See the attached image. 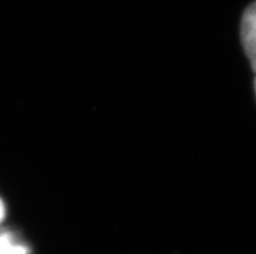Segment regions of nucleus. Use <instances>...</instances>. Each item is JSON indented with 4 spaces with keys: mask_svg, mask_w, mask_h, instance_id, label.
Here are the masks:
<instances>
[{
    "mask_svg": "<svg viewBox=\"0 0 256 254\" xmlns=\"http://www.w3.org/2000/svg\"><path fill=\"white\" fill-rule=\"evenodd\" d=\"M240 40L244 53L256 73V1L247 6L240 21Z\"/></svg>",
    "mask_w": 256,
    "mask_h": 254,
    "instance_id": "f257e3e1",
    "label": "nucleus"
},
{
    "mask_svg": "<svg viewBox=\"0 0 256 254\" xmlns=\"http://www.w3.org/2000/svg\"><path fill=\"white\" fill-rule=\"evenodd\" d=\"M0 254H29V251L10 234L3 232L0 234Z\"/></svg>",
    "mask_w": 256,
    "mask_h": 254,
    "instance_id": "f03ea898",
    "label": "nucleus"
},
{
    "mask_svg": "<svg viewBox=\"0 0 256 254\" xmlns=\"http://www.w3.org/2000/svg\"><path fill=\"white\" fill-rule=\"evenodd\" d=\"M4 216H6V208H4L3 201L0 200V223H2V221L4 219Z\"/></svg>",
    "mask_w": 256,
    "mask_h": 254,
    "instance_id": "7ed1b4c3",
    "label": "nucleus"
},
{
    "mask_svg": "<svg viewBox=\"0 0 256 254\" xmlns=\"http://www.w3.org/2000/svg\"><path fill=\"white\" fill-rule=\"evenodd\" d=\"M255 93H256V77H255Z\"/></svg>",
    "mask_w": 256,
    "mask_h": 254,
    "instance_id": "20e7f679",
    "label": "nucleus"
}]
</instances>
